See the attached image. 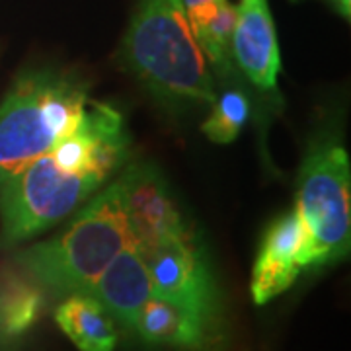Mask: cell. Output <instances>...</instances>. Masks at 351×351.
I'll return each instance as SVG.
<instances>
[{"label":"cell","mask_w":351,"mask_h":351,"mask_svg":"<svg viewBox=\"0 0 351 351\" xmlns=\"http://www.w3.org/2000/svg\"><path fill=\"white\" fill-rule=\"evenodd\" d=\"M123 115L88 100L80 123L0 188L4 244L45 232L88 201L125 160Z\"/></svg>","instance_id":"1"},{"label":"cell","mask_w":351,"mask_h":351,"mask_svg":"<svg viewBox=\"0 0 351 351\" xmlns=\"http://www.w3.org/2000/svg\"><path fill=\"white\" fill-rule=\"evenodd\" d=\"M125 66L170 106H211V66L182 0H138L121 43Z\"/></svg>","instance_id":"2"},{"label":"cell","mask_w":351,"mask_h":351,"mask_svg":"<svg viewBox=\"0 0 351 351\" xmlns=\"http://www.w3.org/2000/svg\"><path fill=\"white\" fill-rule=\"evenodd\" d=\"M133 244L121 182L98 193L55 239L36 244L18 262L39 285L59 295H90L112 260Z\"/></svg>","instance_id":"3"},{"label":"cell","mask_w":351,"mask_h":351,"mask_svg":"<svg viewBox=\"0 0 351 351\" xmlns=\"http://www.w3.org/2000/svg\"><path fill=\"white\" fill-rule=\"evenodd\" d=\"M88 84L61 71H27L0 106V188L75 131L88 106Z\"/></svg>","instance_id":"4"},{"label":"cell","mask_w":351,"mask_h":351,"mask_svg":"<svg viewBox=\"0 0 351 351\" xmlns=\"http://www.w3.org/2000/svg\"><path fill=\"white\" fill-rule=\"evenodd\" d=\"M295 211L304 228L301 265H326L348 256L351 240V166L336 141L311 147L299 170Z\"/></svg>","instance_id":"5"},{"label":"cell","mask_w":351,"mask_h":351,"mask_svg":"<svg viewBox=\"0 0 351 351\" xmlns=\"http://www.w3.org/2000/svg\"><path fill=\"white\" fill-rule=\"evenodd\" d=\"M129 228L138 250H151L188 237V225L156 168L137 164L121 178Z\"/></svg>","instance_id":"6"},{"label":"cell","mask_w":351,"mask_h":351,"mask_svg":"<svg viewBox=\"0 0 351 351\" xmlns=\"http://www.w3.org/2000/svg\"><path fill=\"white\" fill-rule=\"evenodd\" d=\"M141 256L147 263L154 297L182 302L201 313L211 314L213 281L191 234L158 248L143 250Z\"/></svg>","instance_id":"7"},{"label":"cell","mask_w":351,"mask_h":351,"mask_svg":"<svg viewBox=\"0 0 351 351\" xmlns=\"http://www.w3.org/2000/svg\"><path fill=\"white\" fill-rule=\"evenodd\" d=\"M232 59L252 84L276 90L281 55L267 0H239L234 6Z\"/></svg>","instance_id":"8"},{"label":"cell","mask_w":351,"mask_h":351,"mask_svg":"<svg viewBox=\"0 0 351 351\" xmlns=\"http://www.w3.org/2000/svg\"><path fill=\"white\" fill-rule=\"evenodd\" d=\"M304 248V228L297 211L281 215L263 237L262 248L254 263L252 299L265 304L285 293L301 276V256Z\"/></svg>","instance_id":"9"},{"label":"cell","mask_w":351,"mask_h":351,"mask_svg":"<svg viewBox=\"0 0 351 351\" xmlns=\"http://www.w3.org/2000/svg\"><path fill=\"white\" fill-rule=\"evenodd\" d=\"M90 295L104 304L113 320L133 330L138 311L154 295L147 263L135 244L113 258L94 283Z\"/></svg>","instance_id":"10"},{"label":"cell","mask_w":351,"mask_h":351,"mask_svg":"<svg viewBox=\"0 0 351 351\" xmlns=\"http://www.w3.org/2000/svg\"><path fill=\"white\" fill-rule=\"evenodd\" d=\"M209 314L182 302L152 295L138 311L133 330L154 346L178 350H201L207 341Z\"/></svg>","instance_id":"11"},{"label":"cell","mask_w":351,"mask_h":351,"mask_svg":"<svg viewBox=\"0 0 351 351\" xmlns=\"http://www.w3.org/2000/svg\"><path fill=\"white\" fill-rule=\"evenodd\" d=\"M55 322L78 351H115V320L92 295H69L55 311Z\"/></svg>","instance_id":"12"},{"label":"cell","mask_w":351,"mask_h":351,"mask_svg":"<svg viewBox=\"0 0 351 351\" xmlns=\"http://www.w3.org/2000/svg\"><path fill=\"white\" fill-rule=\"evenodd\" d=\"M195 39L209 66L219 75L232 71V29H234V6L230 0H219L211 12L191 25Z\"/></svg>","instance_id":"13"},{"label":"cell","mask_w":351,"mask_h":351,"mask_svg":"<svg viewBox=\"0 0 351 351\" xmlns=\"http://www.w3.org/2000/svg\"><path fill=\"white\" fill-rule=\"evenodd\" d=\"M250 115V101L240 90H226L211 104V113L203 121L205 137L219 145H228L239 137Z\"/></svg>","instance_id":"14"},{"label":"cell","mask_w":351,"mask_h":351,"mask_svg":"<svg viewBox=\"0 0 351 351\" xmlns=\"http://www.w3.org/2000/svg\"><path fill=\"white\" fill-rule=\"evenodd\" d=\"M182 2H184V6H186L189 24L193 25L197 20H201L205 14L211 12L219 0H182Z\"/></svg>","instance_id":"15"},{"label":"cell","mask_w":351,"mask_h":351,"mask_svg":"<svg viewBox=\"0 0 351 351\" xmlns=\"http://www.w3.org/2000/svg\"><path fill=\"white\" fill-rule=\"evenodd\" d=\"M12 336V330L8 324V287H6L0 289V346Z\"/></svg>","instance_id":"16"},{"label":"cell","mask_w":351,"mask_h":351,"mask_svg":"<svg viewBox=\"0 0 351 351\" xmlns=\"http://www.w3.org/2000/svg\"><path fill=\"white\" fill-rule=\"evenodd\" d=\"M341 18H346V20H350L351 16V0H328Z\"/></svg>","instance_id":"17"},{"label":"cell","mask_w":351,"mask_h":351,"mask_svg":"<svg viewBox=\"0 0 351 351\" xmlns=\"http://www.w3.org/2000/svg\"><path fill=\"white\" fill-rule=\"evenodd\" d=\"M291 2H299V0H291Z\"/></svg>","instance_id":"18"}]
</instances>
